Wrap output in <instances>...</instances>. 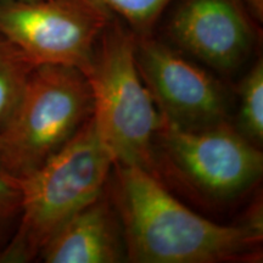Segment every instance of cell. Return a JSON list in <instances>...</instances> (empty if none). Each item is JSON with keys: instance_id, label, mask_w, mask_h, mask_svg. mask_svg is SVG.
Masks as SVG:
<instances>
[{"instance_id": "cell-1", "label": "cell", "mask_w": 263, "mask_h": 263, "mask_svg": "<svg viewBox=\"0 0 263 263\" xmlns=\"http://www.w3.org/2000/svg\"><path fill=\"white\" fill-rule=\"evenodd\" d=\"M111 199L122 227L126 261L221 263L258 257L262 211L245 223L226 226L194 212L138 166L114 164Z\"/></svg>"}, {"instance_id": "cell-2", "label": "cell", "mask_w": 263, "mask_h": 263, "mask_svg": "<svg viewBox=\"0 0 263 263\" xmlns=\"http://www.w3.org/2000/svg\"><path fill=\"white\" fill-rule=\"evenodd\" d=\"M114 161L91 117L66 145L38 170L21 178V213L0 263H27L39 257L55 233L105 190Z\"/></svg>"}, {"instance_id": "cell-3", "label": "cell", "mask_w": 263, "mask_h": 263, "mask_svg": "<svg viewBox=\"0 0 263 263\" xmlns=\"http://www.w3.org/2000/svg\"><path fill=\"white\" fill-rule=\"evenodd\" d=\"M137 35L114 17L95 45L84 72L95 132L114 164L155 174L154 140L161 116L138 70Z\"/></svg>"}, {"instance_id": "cell-4", "label": "cell", "mask_w": 263, "mask_h": 263, "mask_svg": "<svg viewBox=\"0 0 263 263\" xmlns=\"http://www.w3.org/2000/svg\"><path fill=\"white\" fill-rule=\"evenodd\" d=\"M91 115L85 76L68 66H37L0 130V164L25 178L62 149Z\"/></svg>"}, {"instance_id": "cell-5", "label": "cell", "mask_w": 263, "mask_h": 263, "mask_svg": "<svg viewBox=\"0 0 263 263\" xmlns=\"http://www.w3.org/2000/svg\"><path fill=\"white\" fill-rule=\"evenodd\" d=\"M154 156L156 177L163 172L213 200L242 195L256 185L263 172L261 150L227 120L188 128L161 116Z\"/></svg>"}, {"instance_id": "cell-6", "label": "cell", "mask_w": 263, "mask_h": 263, "mask_svg": "<svg viewBox=\"0 0 263 263\" xmlns=\"http://www.w3.org/2000/svg\"><path fill=\"white\" fill-rule=\"evenodd\" d=\"M114 17L95 0L0 3V34L35 66H68L84 73Z\"/></svg>"}, {"instance_id": "cell-7", "label": "cell", "mask_w": 263, "mask_h": 263, "mask_svg": "<svg viewBox=\"0 0 263 263\" xmlns=\"http://www.w3.org/2000/svg\"><path fill=\"white\" fill-rule=\"evenodd\" d=\"M138 70L161 116L182 127L226 121L227 97L219 82L179 50L154 37H137Z\"/></svg>"}, {"instance_id": "cell-8", "label": "cell", "mask_w": 263, "mask_h": 263, "mask_svg": "<svg viewBox=\"0 0 263 263\" xmlns=\"http://www.w3.org/2000/svg\"><path fill=\"white\" fill-rule=\"evenodd\" d=\"M164 31L177 50L217 71H233L250 57L257 21L242 0H174Z\"/></svg>"}, {"instance_id": "cell-9", "label": "cell", "mask_w": 263, "mask_h": 263, "mask_svg": "<svg viewBox=\"0 0 263 263\" xmlns=\"http://www.w3.org/2000/svg\"><path fill=\"white\" fill-rule=\"evenodd\" d=\"M38 258L45 263L126 261L120 217L105 190L55 233Z\"/></svg>"}, {"instance_id": "cell-10", "label": "cell", "mask_w": 263, "mask_h": 263, "mask_svg": "<svg viewBox=\"0 0 263 263\" xmlns=\"http://www.w3.org/2000/svg\"><path fill=\"white\" fill-rule=\"evenodd\" d=\"M35 67L15 44L0 34V130L15 112Z\"/></svg>"}, {"instance_id": "cell-11", "label": "cell", "mask_w": 263, "mask_h": 263, "mask_svg": "<svg viewBox=\"0 0 263 263\" xmlns=\"http://www.w3.org/2000/svg\"><path fill=\"white\" fill-rule=\"evenodd\" d=\"M240 132L258 145L263 140V62H255L239 89Z\"/></svg>"}, {"instance_id": "cell-12", "label": "cell", "mask_w": 263, "mask_h": 263, "mask_svg": "<svg viewBox=\"0 0 263 263\" xmlns=\"http://www.w3.org/2000/svg\"><path fill=\"white\" fill-rule=\"evenodd\" d=\"M122 21L137 37L154 34V29L174 0H95Z\"/></svg>"}, {"instance_id": "cell-13", "label": "cell", "mask_w": 263, "mask_h": 263, "mask_svg": "<svg viewBox=\"0 0 263 263\" xmlns=\"http://www.w3.org/2000/svg\"><path fill=\"white\" fill-rule=\"evenodd\" d=\"M21 180L0 164V252L8 244L21 213Z\"/></svg>"}, {"instance_id": "cell-14", "label": "cell", "mask_w": 263, "mask_h": 263, "mask_svg": "<svg viewBox=\"0 0 263 263\" xmlns=\"http://www.w3.org/2000/svg\"><path fill=\"white\" fill-rule=\"evenodd\" d=\"M249 10L250 15L257 22H262L263 17V0H242Z\"/></svg>"}, {"instance_id": "cell-15", "label": "cell", "mask_w": 263, "mask_h": 263, "mask_svg": "<svg viewBox=\"0 0 263 263\" xmlns=\"http://www.w3.org/2000/svg\"><path fill=\"white\" fill-rule=\"evenodd\" d=\"M8 2H34V0H0V3H8Z\"/></svg>"}]
</instances>
